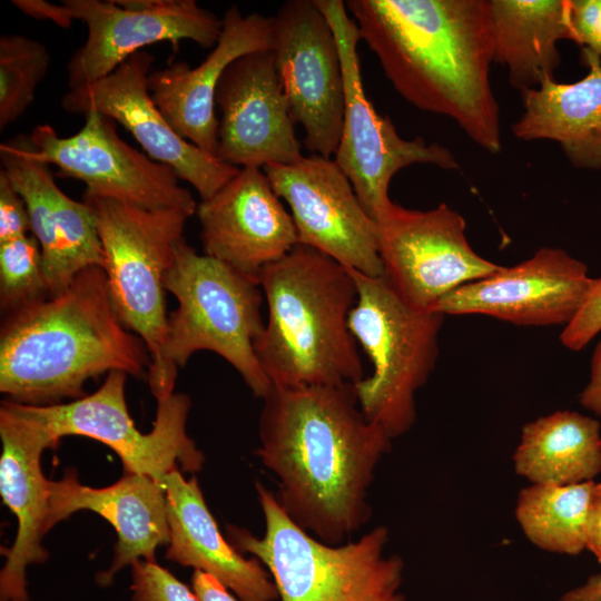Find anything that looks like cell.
Instances as JSON below:
<instances>
[{"mask_svg": "<svg viewBox=\"0 0 601 601\" xmlns=\"http://www.w3.org/2000/svg\"><path fill=\"white\" fill-rule=\"evenodd\" d=\"M258 439L275 497L300 529L338 545L370 521L368 490L392 439L364 415L354 384L272 386Z\"/></svg>", "mask_w": 601, "mask_h": 601, "instance_id": "6da1fadb", "label": "cell"}, {"mask_svg": "<svg viewBox=\"0 0 601 601\" xmlns=\"http://www.w3.org/2000/svg\"><path fill=\"white\" fill-rule=\"evenodd\" d=\"M345 6L361 40L407 102L453 119L476 145L500 152L490 0H348Z\"/></svg>", "mask_w": 601, "mask_h": 601, "instance_id": "7a4b0ae2", "label": "cell"}, {"mask_svg": "<svg viewBox=\"0 0 601 601\" xmlns=\"http://www.w3.org/2000/svg\"><path fill=\"white\" fill-rule=\"evenodd\" d=\"M150 364L144 341L118 319L99 266L79 272L62 292L2 315L0 392L14 403L75 401L92 377L121 371L147 380Z\"/></svg>", "mask_w": 601, "mask_h": 601, "instance_id": "3957f363", "label": "cell"}, {"mask_svg": "<svg viewBox=\"0 0 601 601\" xmlns=\"http://www.w3.org/2000/svg\"><path fill=\"white\" fill-rule=\"evenodd\" d=\"M258 280L267 318L254 349L272 386L355 384L365 377L348 327L357 300L348 267L298 244Z\"/></svg>", "mask_w": 601, "mask_h": 601, "instance_id": "277c9868", "label": "cell"}, {"mask_svg": "<svg viewBox=\"0 0 601 601\" xmlns=\"http://www.w3.org/2000/svg\"><path fill=\"white\" fill-rule=\"evenodd\" d=\"M263 512V538L228 525L231 544L269 572L277 601H404V562L386 554L388 530L377 525L356 541L324 543L296 525L275 493L255 483Z\"/></svg>", "mask_w": 601, "mask_h": 601, "instance_id": "5b68a950", "label": "cell"}, {"mask_svg": "<svg viewBox=\"0 0 601 601\" xmlns=\"http://www.w3.org/2000/svg\"><path fill=\"white\" fill-rule=\"evenodd\" d=\"M165 288L178 302L168 315L162 347L170 391L175 392L177 368L196 352L210 351L229 363L253 395L263 400L272 384L254 349L265 326L259 280L198 254L183 238L166 273Z\"/></svg>", "mask_w": 601, "mask_h": 601, "instance_id": "8992f818", "label": "cell"}, {"mask_svg": "<svg viewBox=\"0 0 601 601\" xmlns=\"http://www.w3.org/2000/svg\"><path fill=\"white\" fill-rule=\"evenodd\" d=\"M96 216L107 288L120 323L146 344L147 382L156 401L171 395L162 347L167 329L165 276L190 217L177 209H146L85 190Z\"/></svg>", "mask_w": 601, "mask_h": 601, "instance_id": "52a82bcc", "label": "cell"}, {"mask_svg": "<svg viewBox=\"0 0 601 601\" xmlns=\"http://www.w3.org/2000/svg\"><path fill=\"white\" fill-rule=\"evenodd\" d=\"M351 272L357 300L348 327L373 365L354 387L364 415L393 440L416 420L415 394L435 367L445 316L410 306L384 275Z\"/></svg>", "mask_w": 601, "mask_h": 601, "instance_id": "ba28073f", "label": "cell"}, {"mask_svg": "<svg viewBox=\"0 0 601 601\" xmlns=\"http://www.w3.org/2000/svg\"><path fill=\"white\" fill-rule=\"evenodd\" d=\"M127 376L112 371L96 392L75 401L48 406L22 405L42 427L52 447L65 436L93 439L120 457L125 473L146 475L159 484L178 464L187 473L201 471L205 455L186 430L190 397L175 392L157 401L152 428L141 433L126 403Z\"/></svg>", "mask_w": 601, "mask_h": 601, "instance_id": "9c48e42d", "label": "cell"}, {"mask_svg": "<svg viewBox=\"0 0 601 601\" xmlns=\"http://www.w3.org/2000/svg\"><path fill=\"white\" fill-rule=\"evenodd\" d=\"M334 32L342 60L345 109L334 160L349 179L367 214L376 219L391 205L388 187L394 175L414 164L442 169L460 167L455 156L437 142L422 137H401L391 119L381 116L366 96L357 45L355 20L342 0H314Z\"/></svg>", "mask_w": 601, "mask_h": 601, "instance_id": "30bf717a", "label": "cell"}, {"mask_svg": "<svg viewBox=\"0 0 601 601\" xmlns=\"http://www.w3.org/2000/svg\"><path fill=\"white\" fill-rule=\"evenodd\" d=\"M376 224L384 277L418 311L502 267L471 247L464 218L445 203L418 210L392 201Z\"/></svg>", "mask_w": 601, "mask_h": 601, "instance_id": "8fae6325", "label": "cell"}, {"mask_svg": "<svg viewBox=\"0 0 601 601\" xmlns=\"http://www.w3.org/2000/svg\"><path fill=\"white\" fill-rule=\"evenodd\" d=\"M274 23L276 70L294 124H300L305 148L331 158L337 149L345 109L338 46L314 0L282 4Z\"/></svg>", "mask_w": 601, "mask_h": 601, "instance_id": "7c38bea8", "label": "cell"}, {"mask_svg": "<svg viewBox=\"0 0 601 601\" xmlns=\"http://www.w3.org/2000/svg\"><path fill=\"white\" fill-rule=\"evenodd\" d=\"M82 128L61 137L50 125H38L30 134L35 155L59 168V176L79 179L86 190L146 209H177L190 217L197 204L178 184L167 165L149 158L124 141L116 121L99 112L85 115Z\"/></svg>", "mask_w": 601, "mask_h": 601, "instance_id": "4fadbf2b", "label": "cell"}, {"mask_svg": "<svg viewBox=\"0 0 601 601\" xmlns=\"http://www.w3.org/2000/svg\"><path fill=\"white\" fill-rule=\"evenodd\" d=\"M87 38L67 65L69 89L97 81L145 47L190 40L214 48L223 21L195 0H62Z\"/></svg>", "mask_w": 601, "mask_h": 601, "instance_id": "5bb4252c", "label": "cell"}, {"mask_svg": "<svg viewBox=\"0 0 601 601\" xmlns=\"http://www.w3.org/2000/svg\"><path fill=\"white\" fill-rule=\"evenodd\" d=\"M263 170L290 208L298 244L364 275H384L377 224L334 159L311 154Z\"/></svg>", "mask_w": 601, "mask_h": 601, "instance_id": "9a60e30c", "label": "cell"}, {"mask_svg": "<svg viewBox=\"0 0 601 601\" xmlns=\"http://www.w3.org/2000/svg\"><path fill=\"white\" fill-rule=\"evenodd\" d=\"M155 57L134 53L106 77L69 89L61 106L69 114L99 112L125 127L155 161L169 166L206 199L234 178L239 167L220 161L184 139L156 106L148 87Z\"/></svg>", "mask_w": 601, "mask_h": 601, "instance_id": "2e32d148", "label": "cell"}, {"mask_svg": "<svg viewBox=\"0 0 601 601\" xmlns=\"http://www.w3.org/2000/svg\"><path fill=\"white\" fill-rule=\"evenodd\" d=\"M597 278L564 249L541 247L530 258L457 287L434 306L442 315L480 314L518 326L568 325Z\"/></svg>", "mask_w": 601, "mask_h": 601, "instance_id": "e0dca14e", "label": "cell"}, {"mask_svg": "<svg viewBox=\"0 0 601 601\" xmlns=\"http://www.w3.org/2000/svg\"><path fill=\"white\" fill-rule=\"evenodd\" d=\"M215 157L238 167L287 165L303 155L273 50L244 55L223 73Z\"/></svg>", "mask_w": 601, "mask_h": 601, "instance_id": "ac0fdd59", "label": "cell"}, {"mask_svg": "<svg viewBox=\"0 0 601 601\" xmlns=\"http://www.w3.org/2000/svg\"><path fill=\"white\" fill-rule=\"evenodd\" d=\"M0 160L1 169L26 201L49 295L62 292L85 268H102L105 257L93 210L58 187L50 165L36 157L30 135L2 142Z\"/></svg>", "mask_w": 601, "mask_h": 601, "instance_id": "d6986e66", "label": "cell"}, {"mask_svg": "<svg viewBox=\"0 0 601 601\" xmlns=\"http://www.w3.org/2000/svg\"><path fill=\"white\" fill-rule=\"evenodd\" d=\"M196 214L204 254L256 279L298 245L293 217L262 168H240Z\"/></svg>", "mask_w": 601, "mask_h": 601, "instance_id": "ffe728a7", "label": "cell"}, {"mask_svg": "<svg viewBox=\"0 0 601 601\" xmlns=\"http://www.w3.org/2000/svg\"><path fill=\"white\" fill-rule=\"evenodd\" d=\"M0 494L17 516L18 530L6 549L0 571V601H28L27 569L47 561L42 539L48 533L50 480L41 469V455L52 447L42 427L22 404H0Z\"/></svg>", "mask_w": 601, "mask_h": 601, "instance_id": "44dd1931", "label": "cell"}, {"mask_svg": "<svg viewBox=\"0 0 601 601\" xmlns=\"http://www.w3.org/2000/svg\"><path fill=\"white\" fill-rule=\"evenodd\" d=\"M221 33L206 59L197 67L185 61L152 71L150 95L166 120L184 139L215 156L218 117L215 95L218 82L236 59L273 50V18L258 12L243 14L236 4L224 13Z\"/></svg>", "mask_w": 601, "mask_h": 601, "instance_id": "7402d4cb", "label": "cell"}, {"mask_svg": "<svg viewBox=\"0 0 601 601\" xmlns=\"http://www.w3.org/2000/svg\"><path fill=\"white\" fill-rule=\"evenodd\" d=\"M80 510L106 519L118 536L110 566L97 575L101 587L110 585L127 565L140 560L156 562V550L169 544L165 490L149 476L125 473L109 486L91 487L68 469L60 480H50L48 532Z\"/></svg>", "mask_w": 601, "mask_h": 601, "instance_id": "603a6c76", "label": "cell"}, {"mask_svg": "<svg viewBox=\"0 0 601 601\" xmlns=\"http://www.w3.org/2000/svg\"><path fill=\"white\" fill-rule=\"evenodd\" d=\"M170 541L166 559L203 571L239 601H277L275 583L256 559H246L225 538L209 511L195 476L176 469L162 482Z\"/></svg>", "mask_w": 601, "mask_h": 601, "instance_id": "cb8c5ba5", "label": "cell"}, {"mask_svg": "<svg viewBox=\"0 0 601 601\" xmlns=\"http://www.w3.org/2000/svg\"><path fill=\"white\" fill-rule=\"evenodd\" d=\"M589 72L572 83L544 80L522 91L523 112L512 126L521 140L556 141L578 168H601V60L582 50Z\"/></svg>", "mask_w": 601, "mask_h": 601, "instance_id": "d4e9b609", "label": "cell"}, {"mask_svg": "<svg viewBox=\"0 0 601 601\" xmlns=\"http://www.w3.org/2000/svg\"><path fill=\"white\" fill-rule=\"evenodd\" d=\"M494 61L521 92L554 79L556 43L574 41L569 0H490Z\"/></svg>", "mask_w": 601, "mask_h": 601, "instance_id": "484cf974", "label": "cell"}, {"mask_svg": "<svg viewBox=\"0 0 601 601\" xmlns=\"http://www.w3.org/2000/svg\"><path fill=\"white\" fill-rule=\"evenodd\" d=\"M515 472L532 484H575L601 472L600 423L573 411H556L522 427L513 454Z\"/></svg>", "mask_w": 601, "mask_h": 601, "instance_id": "4316f807", "label": "cell"}, {"mask_svg": "<svg viewBox=\"0 0 601 601\" xmlns=\"http://www.w3.org/2000/svg\"><path fill=\"white\" fill-rule=\"evenodd\" d=\"M594 481L575 484H531L515 504L524 535L538 548L575 555L585 549L588 511Z\"/></svg>", "mask_w": 601, "mask_h": 601, "instance_id": "83f0119b", "label": "cell"}, {"mask_svg": "<svg viewBox=\"0 0 601 601\" xmlns=\"http://www.w3.org/2000/svg\"><path fill=\"white\" fill-rule=\"evenodd\" d=\"M47 47L21 35L0 38V130L17 121L35 100L50 67Z\"/></svg>", "mask_w": 601, "mask_h": 601, "instance_id": "f1b7e54d", "label": "cell"}, {"mask_svg": "<svg viewBox=\"0 0 601 601\" xmlns=\"http://www.w3.org/2000/svg\"><path fill=\"white\" fill-rule=\"evenodd\" d=\"M49 296L41 249L28 234L0 243V311L6 315Z\"/></svg>", "mask_w": 601, "mask_h": 601, "instance_id": "f546056e", "label": "cell"}, {"mask_svg": "<svg viewBox=\"0 0 601 601\" xmlns=\"http://www.w3.org/2000/svg\"><path fill=\"white\" fill-rule=\"evenodd\" d=\"M132 601H198L193 589L157 562L140 560L131 565Z\"/></svg>", "mask_w": 601, "mask_h": 601, "instance_id": "4dcf8cb0", "label": "cell"}, {"mask_svg": "<svg viewBox=\"0 0 601 601\" xmlns=\"http://www.w3.org/2000/svg\"><path fill=\"white\" fill-rule=\"evenodd\" d=\"M601 332V277L577 316L564 326L560 341L571 351H581Z\"/></svg>", "mask_w": 601, "mask_h": 601, "instance_id": "1f68e13d", "label": "cell"}, {"mask_svg": "<svg viewBox=\"0 0 601 601\" xmlns=\"http://www.w3.org/2000/svg\"><path fill=\"white\" fill-rule=\"evenodd\" d=\"M30 234V217L24 199L0 170V243Z\"/></svg>", "mask_w": 601, "mask_h": 601, "instance_id": "d6a6232c", "label": "cell"}, {"mask_svg": "<svg viewBox=\"0 0 601 601\" xmlns=\"http://www.w3.org/2000/svg\"><path fill=\"white\" fill-rule=\"evenodd\" d=\"M574 42L601 60V0H569Z\"/></svg>", "mask_w": 601, "mask_h": 601, "instance_id": "836d02e7", "label": "cell"}, {"mask_svg": "<svg viewBox=\"0 0 601 601\" xmlns=\"http://www.w3.org/2000/svg\"><path fill=\"white\" fill-rule=\"evenodd\" d=\"M12 4L21 12L38 20H50L57 26L68 29L75 20L67 7L45 0H12Z\"/></svg>", "mask_w": 601, "mask_h": 601, "instance_id": "e575fe53", "label": "cell"}, {"mask_svg": "<svg viewBox=\"0 0 601 601\" xmlns=\"http://www.w3.org/2000/svg\"><path fill=\"white\" fill-rule=\"evenodd\" d=\"M585 549L601 563V483L595 482L588 511Z\"/></svg>", "mask_w": 601, "mask_h": 601, "instance_id": "d590c367", "label": "cell"}, {"mask_svg": "<svg viewBox=\"0 0 601 601\" xmlns=\"http://www.w3.org/2000/svg\"><path fill=\"white\" fill-rule=\"evenodd\" d=\"M580 402L601 417V338L593 351L589 382L580 394Z\"/></svg>", "mask_w": 601, "mask_h": 601, "instance_id": "8d00e7d4", "label": "cell"}, {"mask_svg": "<svg viewBox=\"0 0 601 601\" xmlns=\"http://www.w3.org/2000/svg\"><path fill=\"white\" fill-rule=\"evenodd\" d=\"M191 589L198 601H239L217 579L203 571L194 570Z\"/></svg>", "mask_w": 601, "mask_h": 601, "instance_id": "74e56055", "label": "cell"}, {"mask_svg": "<svg viewBox=\"0 0 601 601\" xmlns=\"http://www.w3.org/2000/svg\"><path fill=\"white\" fill-rule=\"evenodd\" d=\"M559 601H601V573L591 575L582 585L564 593Z\"/></svg>", "mask_w": 601, "mask_h": 601, "instance_id": "f35d334b", "label": "cell"}, {"mask_svg": "<svg viewBox=\"0 0 601 601\" xmlns=\"http://www.w3.org/2000/svg\"><path fill=\"white\" fill-rule=\"evenodd\" d=\"M13 601H19V600H13Z\"/></svg>", "mask_w": 601, "mask_h": 601, "instance_id": "ab89813d", "label": "cell"}]
</instances>
